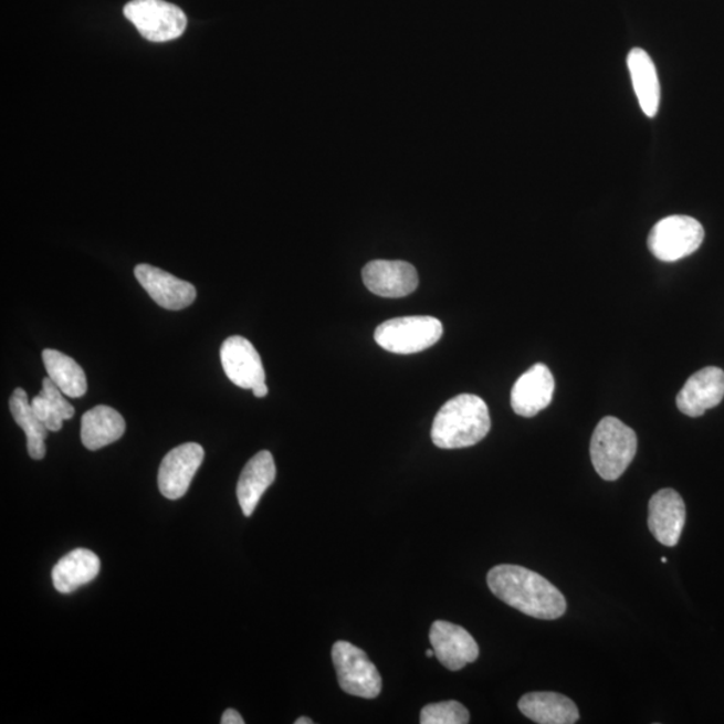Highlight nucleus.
<instances>
[{
  "mask_svg": "<svg viewBox=\"0 0 724 724\" xmlns=\"http://www.w3.org/2000/svg\"><path fill=\"white\" fill-rule=\"evenodd\" d=\"M42 384L43 387L40 394L45 396V398L50 401V405L54 407L55 411L60 413L62 419L71 420L74 417V407L71 405V402L65 400L62 390L55 386L49 376L43 379Z\"/></svg>",
  "mask_w": 724,
  "mask_h": 724,
  "instance_id": "393cba45",
  "label": "nucleus"
},
{
  "mask_svg": "<svg viewBox=\"0 0 724 724\" xmlns=\"http://www.w3.org/2000/svg\"><path fill=\"white\" fill-rule=\"evenodd\" d=\"M491 430L486 402L476 395H458L447 401L434 417L431 438L443 450L468 449L475 445Z\"/></svg>",
  "mask_w": 724,
  "mask_h": 724,
  "instance_id": "f03ea898",
  "label": "nucleus"
},
{
  "mask_svg": "<svg viewBox=\"0 0 724 724\" xmlns=\"http://www.w3.org/2000/svg\"><path fill=\"white\" fill-rule=\"evenodd\" d=\"M10 411L15 423L27 433L29 455L35 461H41L46 455L45 440L49 430L36 418L33 408H31V402H29L27 390L22 388L14 390L10 398Z\"/></svg>",
  "mask_w": 724,
  "mask_h": 724,
  "instance_id": "4be33fe9",
  "label": "nucleus"
},
{
  "mask_svg": "<svg viewBox=\"0 0 724 724\" xmlns=\"http://www.w3.org/2000/svg\"><path fill=\"white\" fill-rule=\"evenodd\" d=\"M704 229L696 219L673 216L661 219L648 237V248L659 261L676 262L701 248Z\"/></svg>",
  "mask_w": 724,
  "mask_h": 724,
  "instance_id": "423d86ee",
  "label": "nucleus"
},
{
  "mask_svg": "<svg viewBox=\"0 0 724 724\" xmlns=\"http://www.w3.org/2000/svg\"><path fill=\"white\" fill-rule=\"evenodd\" d=\"M369 292L384 298H402L419 285L417 269L405 261H371L363 270Z\"/></svg>",
  "mask_w": 724,
  "mask_h": 724,
  "instance_id": "9d476101",
  "label": "nucleus"
},
{
  "mask_svg": "<svg viewBox=\"0 0 724 724\" xmlns=\"http://www.w3.org/2000/svg\"><path fill=\"white\" fill-rule=\"evenodd\" d=\"M276 468L272 452L261 451L244 465L237 486L239 505L245 516L253 515L262 495L272 486Z\"/></svg>",
  "mask_w": 724,
  "mask_h": 724,
  "instance_id": "dca6fc26",
  "label": "nucleus"
},
{
  "mask_svg": "<svg viewBox=\"0 0 724 724\" xmlns=\"http://www.w3.org/2000/svg\"><path fill=\"white\" fill-rule=\"evenodd\" d=\"M135 275L157 305L167 311H182L197 300V288L190 282L179 280L150 264H138Z\"/></svg>",
  "mask_w": 724,
  "mask_h": 724,
  "instance_id": "f8f14e48",
  "label": "nucleus"
},
{
  "mask_svg": "<svg viewBox=\"0 0 724 724\" xmlns=\"http://www.w3.org/2000/svg\"><path fill=\"white\" fill-rule=\"evenodd\" d=\"M222 724H244V720L238 711L229 709L224 711L222 716Z\"/></svg>",
  "mask_w": 724,
  "mask_h": 724,
  "instance_id": "a878e982",
  "label": "nucleus"
},
{
  "mask_svg": "<svg viewBox=\"0 0 724 724\" xmlns=\"http://www.w3.org/2000/svg\"><path fill=\"white\" fill-rule=\"evenodd\" d=\"M421 724H468L469 710L457 701L428 704L420 714Z\"/></svg>",
  "mask_w": 724,
  "mask_h": 724,
  "instance_id": "5701e85b",
  "label": "nucleus"
},
{
  "mask_svg": "<svg viewBox=\"0 0 724 724\" xmlns=\"http://www.w3.org/2000/svg\"><path fill=\"white\" fill-rule=\"evenodd\" d=\"M638 451V437L621 420L608 417L597 424L590 442L591 463L604 481L625 474Z\"/></svg>",
  "mask_w": 724,
  "mask_h": 724,
  "instance_id": "7ed1b4c3",
  "label": "nucleus"
},
{
  "mask_svg": "<svg viewBox=\"0 0 724 724\" xmlns=\"http://www.w3.org/2000/svg\"><path fill=\"white\" fill-rule=\"evenodd\" d=\"M124 15L150 42L174 41L187 28L185 12L164 0H132L125 6Z\"/></svg>",
  "mask_w": 724,
  "mask_h": 724,
  "instance_id": "0eeeda50",
  "label": "nucleus"
},
{
  "mask_svg": "<svg viewBox=\"0 0 724 724\" xmlns=\"http://www.w3.org/2000/svg\"><path fill=\"white\" fill-rule=\"evenodd\" d=\"M101 569L96 553L87 549H75L62 557L54 566L52 578L54 588L60 594H72L84 585L93 581Z\"/></svg>",
  "mask_w": 724,
  "mask_h": 724,
  "instance_id": "6ab92c4d",
  "label": "nucleus"
},
{
  "mask_svg": "<svg viewBox=\"0 0 724 724\" xmlns=\"http://www.w3.org/2000/svg\"><path fill=\"white\" fill-rule=\"evenodd\" d=\"M489 588L520 612L539 620H556L565 613V596L538 573L516 565H499L487 575Z\"/></svg>",
  "mask_w": 724,
  "mask_h": 724,
  "instance_id": "f257e3e1",
  "label": "nucleus"
},
{
  "mask_svg": "<svg viewBox=\"0 0 724 724\" xmlns=\"http://www.w3.org/2000/svg\"><path fill=\"white\" fill-rule=\"evenodd\" d=\"M556 381L545 364H535L514 384L512 407L516 415L533 418L549 407Z\"/></svg>",
  "mask_w": 724,
  "mask_h": 724,
  "instance_id": "4468645a",
  "label": "nucleus"
},
{
  "mask_svg": "<svg viewBox=\"0 0 724 724\" xmlns=\"http://www.w3.org/2000/svg\"><path fill=\"white\" fill-rule=\"evenodd\" d=\"M648 526L661 545L673 547L682 537L685 525V505L675 490L658 491L650 501Z\"/></svg>",
  "mask_w": 724,
  "mask_h": 724,
  "instance_id": "2eb2a0df",
  "label": "nucleus"
},
{
  "mask_svg": "<svg viewBox=\"0 0 724 724\" xmlns=\"http://www.w3.org/2000/svg\"><path fill=\"white\" fill-rule=\"evenodd\" d=\"M31 408H33L36 418L46 426L49 431L59 432L64 426V419L60 417V413L55 411L54 407L50 405V401L42 394H38L33 400H31Z\"/></svg>",
  "mask_w": 724,
  "mask_h": 724,
  "instance_id": "b1692460",
  "label": "nucleus"
},
{
  "mask_svg": "<svg viewBox=\"0 0 724 724\" xmlns=\"http://www.w3.org/2000/svg\"><path fill=\"white\" fill-rule=\"evenodd\" d=\"M253 392L255 395V398H260V399L261 398H266V396L269 394V389H267L266 384H263L262 387L254 389Z\"/></svg>",
  "mask_w": 724,
  "mask_h": 724,
  "instance_id": "bb28decb",
  "label": "nucleus"
},
{
  "mask_svg": "<svg viewBox=\"0 0 724 724\" xmlns=\"http://www.w3.org/2000/svg\"><path fill=\"white\" fill-rule=\"evenodd\" d=\"M442 336L443 325L438 318L400 317L377 326L375 342L390 354L412 355L431 348Z\"/></svg>",
  "mask_w": 724,
  "mask_h": 724,
  "instance_id": "20e7f679",
  "label": "nucleus"
},
{
  "mask_svg": "<svg viewBox=\"0 0 724 724\" xmlns=\"http://www.w3.org/2000/svg\"><path fill=\"white\" fill-rule=\"evenodd\" d=\"M430 641L434 657L450 671L462 670L480 657L475 639L464 628L449 621L433 622Z\"/></svg>",
  "mask_w": 724,
  "mask_h": 724,
  "instance_id": "9b49d317",
  "label": "nucleus"
},
{
  "mask_svg": "<svg viewBox=\"0 0 724 724\" xmlns=\"http://www.w3.org/2000/svg\"><path fill=\"white\" fill-rule=\"evenodd\" d=\"M125 428V420L115 408L97 406L82 417L81 440L87 450L97 451L117 442Z\"/></svg>",
  "mask_w": 724,
  "mask_h": 724,
  "instance_id": "aec40b11",
  "label": "nucleus"
},
{
  "mask_svg": "<svg viewBox=\"0 0 724 724\" xmlns=\"http://www.w3.org/2000/svg\"><path fill=\"white\" fill-rule=\"evenodd\" d=\"M627 64L641 111L647 117L657 116L660 105V82L651 56L646 50L634 48L628 54Z\"/></svg>",
  "mask_w": 724,
  "mask_h": 724,
  "instance_id": "a211bd4d",
  "label": "nucleus"
},
{
  "mask_svg": "<svg viewBox=\"0 0 724 724\" xmlns=\"http://www.w3.org/2000/svg\"><path fill=\"white\" fill-rule=\"evenodd\" d=\"M48 376L53 380L62 394L72 399L82 398L87 390V381L81 365L62 351L45 349L42 354Z\"/></svg>",
  "mask_w": 724,
  "mask_h": 724,
  "instance_id": "412c9836",
  "label": "nucleus"
},
{
  "mask_svg": "<svg viewBox=\"0 0 724 724\" xmlns=\"http://www.w3.org/2000/svg\"><path fill=\"white\" fill-rule=\"evenodd\" d=\"M313 721L308 720V717L302 716L300 720L295 721V724H312Z\"/></svg>",
  "mask_w": 724,
  "mask_h": 724,
  "instance_id": "cd10ccee",
  "label": "nucleus"
},
{
  "mask_svg": "<svg viewBox=\"0 0 724 724\" xmlns=\"http://www.w3.org/2000/svg\"><path fill=\"white\" fill-rule=\"evenodd\" d=\"M332 659L339 688L346 694L364 699H375L380 695L382 689L380 672L360 648L348 641H337L332 648Z\"/></svg>",
  "mask_w": 724,
  "mask_h": 724,
  "instance_id": "39448f33",
  "label": "nucleus"
},
{
  "mask_svg": "<svg viewBox=\"0 0 724 724\" xmlns=\"http://www.w3.org/2000/svg\"><path fill=\"white\" fill-rule=\"evenodd\" d=\"M661 563L667 564V558L665 557L661 558Z\"/></svg>",
  "mask_w": 724,
  "mask_h": 724,
  "instance_id": "c756f323",
  "label": "nucleus"
},
{
  "mask_svg": "<svg viewBox=\"0 0 724 724\" xmlns=\"http://www.w3.org/2000/svg\"><path fill=\"white\" fill-rule=\"evenodd\" d=\"M433 654H434L433 648H432V650L427 651V658H432Z\"/></svg>",
  "mask_w": 724,
  "mask_h": 724,
  "instance_id": "c85d7f7f",
  "label": "nucleus"
},
{
  "mask_svg": "<svg viewBox=\"0 0 724 724\" xmlns=\"http://www.w3.org/2000/svg\"><path fill=\"white\" fill-rule=\"evenodd\" d=\"M220 360L225 376L237 387L254 390L266 384L262 358L249 339L227 338L220 348Z\"/></svg>",
  "mask_w": 724,
  "mask_h": 724,
  "instance_id": "1a4fd4ad",
  "label": "nucleus"
},
{
  "mask_svg": "<svg viewBox=\"0 0 724 724\" xmlns=\"http://www.w3.org/2000/svg\"><path fill=\"white\" fill-rule=\"evenodd\" d=\"M724 398V371L709 367L696 371L680 390L676 405L680 412L699 418L711 408L720 406Z\"/></svg>",
  "mask_w": 724,
  "mask_h": 724,
  "instance_id": "ddd939ff",
  "label": "nucleus"
},
{
  "mask_svg": "<svg viewBox=\"0 0 724 724\" xmlns=\"http://www.w3.org/2000/svg\"><path fill=\"white\" fill-rule=\"evenodd\" d=\"M518 707L528 720L539 724H573L579 720L576 703L557 692H532L521 697Z\"/></svg>",
  "mask_w": 724,
  "mask_h": 724,
  "instance_id": "f3484780",
  "label": "nucleus"
},
{
  "mask_svg": "<svg viewBox=\"0 0 724 724\" xmlns=\"http://www.w3.org/2000/svg\"><path fill=\"white\" fill-rule=\"evenodd\" d=\"M203 459V447L198 443L181 444L169 451L162 459L157 476L160 493L171 501L185 496Z\"/></svg>",
  "mask_w": 724,
  "mask_h": 724,
  "instance_id": "6e6552de",
  "label": "nucleus"
}]
</instances>
